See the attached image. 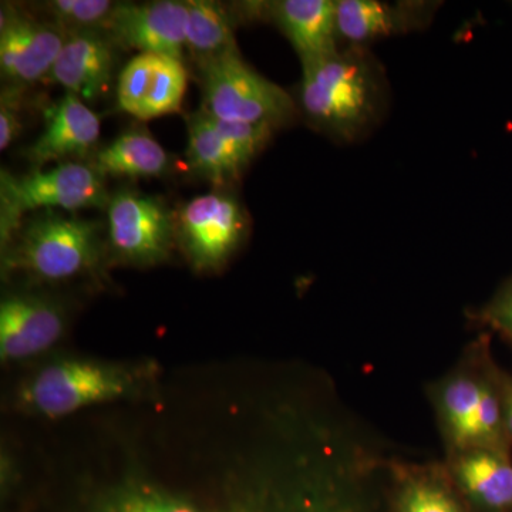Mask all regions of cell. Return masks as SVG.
Returning a JSON list of instances; mask_svg holds the SVG:
<instances>
[{
	"mask_svg": "<svg viewBox=\"0 0 512 512\" xmlns=\"http://www.w3.org/2000/svg\"><path fill=\"white\" fill-rule=\"evenodd\" d=\"M302 113L338 143H359L380 126L389 109L382 63L366 47H346L302 64Z\"/></svg>",
	"mask_w": 512,
	"mask_h": 512,
	"instance_id": "1",
	"label": "cell"
},
{
	"mask_svg": "<svg viewBox=\"0 0 512 512\" xmlns=\"http://www.w3.org/2000/svg\"><path fill=\"white\" fill-rule=\"evenodd\" d=\"M427 396L447 457L470 448L510 453L512 440L505 426L501 370L484 343H476L450 372L429 384Z\"/></svg>",
	"mask_w": 512,
	"mask_h": 512,
	"instance_id": "2",
	"label": "cell"
},
{
	"mask_svg": "<svg viewBox=\"0 0 512 512\" xmlns=\"http://www.w3.org/2000/svg\"><path fill=\"white\" fill-rule=\"evenodd\" d=\"M99 221L45 211L26 218L3 248V268L63 282L92 271L101 256Z\"/></svg>",
	"mask_w": 512,
	"mask_h": 512,
	"instance_id": "3",
	"label": "cell"
},
{
	"mask_svg": "<svg viewBox=\"0 0 512 512\" xmlns=\"http://www.w3.org/2000/svg\"><path fill=\"white\" fill-rule=\"evenodd\" d=\"M111 195L106 177L80 161L33 170L25 175L0 174V239L9 244L29 212L107 208Z\"/></svg>",
	"mask_w": 512,
	"mask_h": 512,
	"instance_id": "4",
	"label": "cell"
},
{
	"mask_svg": "<svg viewBox=\"0 0 512 512\" xmlns=\"http://www.w3.org/2000/svg\"><path fill=\"white\" fill-rule=\"evenodd\" d=\"M201 111L212 119L279 130L298 116L291 94L252 69L239 50L202 67Z\"/></svg>",
	"mask_w": 512,
	"mask_h": 512,
	"instance_id": "5",
	"label": "cell"
},
{
	"mask_svg": "<svg viewBox=\"0 0 512 512\" xmlns=\"http://www.w3.org/2000/svg\"><path fill=\"white\" fill-rule=\"evenodd\" d=\"M247 211L234 195L208 192L175 212L177 242L200 271L221 268L247 237Z\"/></svg>",
	"mask_w": 512,
	"mask_h": 512,
	"instance_id": "6",
	"label": "cell"
},
{
	"mask_svg": "<svg viewBox=\"0 0 512 512\" xmlns=\"http://www.w3.org/2000/svg\"><path fill=\"white\" fill-rule=\"evenodd\" d=\"M134 380L119 367L100 363H53L45 367L23 390L28 406L47 417H60L92 404L130 393Z\"/></svg>",
	"mask_w": 512,
	"mask_h": 512,
	"instance_id": "7",
	"label": "cell"
},
{
	"mask_svg": "<svg viewBox=\"0 0 512 512\" xmlns=\"http://www.w3.org/2000/svg\"><path fill=\"white\" fill-rule=\"evenodd\" d=\"M107 234L111 251L127 264L163 262L177 242L175 212L153 195L123 190L107 205Z\"/></svg>",
	"mask_w": 512,
	"mask_h": 512,
	"instance_id": "8",
	"label": "cell"
},
{
	"mask_svg": "<svg viewBox=\"0 0 512 512\" xmlns=\"http://www.w3.org/2000/svg\"><path fill=\"white\" fill-rule=\"evenodd\" d=\"M184 62L173 57L138 53L117 80V106L138 120L178 113L187 92Z\"/></svg>",
	"mask_w": 512,
	"mask_h": 512,
	"instance_id": "9",
	"label": "cell"
},
{
	"mask_svg": "<svg viewBox=\"0 0 512 512\" xmlns=\"http://www.w3.org/2000/svg\"><path fill=\"white\" fill-rule=\"evenodd\" d=\"M67 33L49 20L3 6L0 19V69L13 86L49 77Z\"/></svg>",
	"mask_w": 512,
	"mask_h": 512,
	"instance_id": "10",
	"label": "cell"
},
{
	"mask_svg": "<svg viewBox=\"0 0 512 512\" xmlns=\"http://www.w3.org/2000/svg\"><path fill=\"white\" fill-rule=\"evenodd\" d=\"M187 19V2L117 3L104 33L117 47L183 62Z\"/></svg>",
	"mask_w": 512,
	"mask_h": 512,
	"instance_id": "11",
	"label": "cell"
},
{
	"mask_svg": "<svg viewBox=\"0 0 512 512\" xmlns=\"http://www.w3.org/2000/svg\"><path fill=\"white\" fill-rule=\"evenodd\" d=\"M440 3L335 0L336 36L346 47L429 28Z\"/></svg>",
	"mask_w": 512,
	"mask_h": 512,
	"instance_id": "12",
	"label": "cell"
},
{
	"mask_svg": "<svg viewBox=\"0 0 512 512\" xmlns=\"http://www.w3.org/2000/svg\"><path fill=\"white\" fill-rule=\"evenodd\" d=\"M45 128L26 151L33 170L50 163H70L96 151L100 117L82 99L66 93L46 111Z\"/></svg>",
	"mask_w": 512,
	"mask_h": 512,
	"instance_id": "13",
	"label": "cell"
},
{
	"mask_svg": "<svg viewBox=\"0 0 512 512\" xmlns=\"http://www.w3.org/2000/svg\"><path fill=\"white\" fill-rule=\"evenodd\" d=\"M116 49L106 33H67L47 79L84 103H94L109 92L113 84Z\"/></svg>",
	"mask_w": 512,
	"mask_h": 512,
	"instance_id": "14",
	"label": "cell"
},
{
	"mask_svg": "<svg viewBox=\"0 0 512 512\" xmlns=\"http://www.w3.org/2000/svg\"><path fill=\"white\" fill-rule=\"evenodd\" d=\"M63 313L55 303L32 295H12L0 305V355L23 360L39 355L62 338Z\"/></svg>",
	"mask_w": 512,
	"mask_h": 512,
	"instance_id": "15",
	"label": "cell"
},
{
	"mask_svg": "<svg viewBox=\"0 0 512 512\" xmlns=\"http://www.w3.org/2000/svg\"><path fill=\"white\" fill-rule=\"evenodd\" d=\"M448 476L478 512L512 511V461L507 451L470 448L447 457Z\"/></svg>",
	"mask_w": 512,
	"mask_h": 512,
	"instance_id": "16",
	"label": "cell"
},
{
	"mask_svg": "<svg viewBox=\"0 0 512 512\" xmlns=\"http://www.w3.org/2000/svg\"><path fill=\"white\" fill-rule=\"evenodd\" d=\"M256 8L284 33L302 64L339 50L335 0H276L256 3Z\"/></svg>",
	"mask_w": 512,
	"mask_h": 512,
	"instance_id": "17",
	"label": "cell"
},
{
	"mask_svg": "<svg viewBox=\"0 0 512 512\" xmlns=\"http://www.w3.org/2000/svg\"><path fill=\"white\" fill-rule=\"evenodd\" d=\"M392 484L397 512H467L444 464L397 461Z\"/></svg>",
	"mask_w": 512,
	"mask_h": 512,
	"instance_id": "18",
	"label": "cell"
},
{
	"mask_svg": "<svg viewBox=\"0 0 512 512\" xmlns=\"http://www.w3.org/2000/svg\"><path fill=\"white\" fill-rule=\"evenodd\" d=\"M104 177L157 178L170 170V156L156 138L130 130L94 151L90 163Z\"/></svg>",
	"mask_w": 512,
	"mask_h": 512,
	"instance_id": "19",
	"label": "cell"
},
{
	"mask_svg": "<svg viewBox=\"0 0 512 512\" xmlns=\"http://www.w3.org/2000/svg\"><path fill=\"white\" fill-rule=\"evenodd\" d=\"M187 158L191 170L214 185L234 183L251 164L201 110L188 121Z\"/></svg>",
	"mask_w": 512,
	"mask_h": 512,
	"instance_id": "20",
	"label": "cell"
},
{
	"mask_svg": "<svg viewBox=\"0 0 512 512\" xmlns=\"http://www.w3.org/2000/svg\"><path fill=\"white\" fill-rule=\"evenodd\" d=\"M185 47L198 66L237 52L234 23L227 9L211 0H188Z\"/></svg>",
	"mask_w": 512,
	"mask_h": 512,
	"instance_id": "21",
	"label": "cell"
},
{
	"mask_svg": "<svg viewBox=\"0 0 512 512\" xmlns=\"http://www.w3.org/2000/svg\"><path fill=\"white\" fill-rule=\"evenodd\" d=\"M116 6L111 0H50L39 8L63 32L104 33Z\"/></svg>",
	"mask_w": 512,
	"mask_h": 512,
	"instance_id": "22",
	"label": "cell"
},
{
	"mask_svg": "<svg viewBox=\"0 0 512 512\" xmlns=\"http://www.w3.org/2000/svg\"><path fill=\"white\" fill-rule=\"evenodd\" d=\"M101 512H204L187 501L160 491L134 488L113 498Z\"/></svg>",
	"mask_w": 512,
	"mask_h": 512,
	"instance_id": "23",
	"label": "cell"
},
{
	"mask_svg": "<svg viewBox=\"0 0 512 512\" xmlns=\"http://www.w3.org/2000/svg\"><path fill=\"white\" fill-rule=\"evenodd\" d=\"M471 318L512 343V275Z\"/></svg>",
	"mask_w": 512,
	"mask_h": 512,
	"instance_id": "24",
	"label": "cell"
},
{
	"mask_svg": "<svg viewBox=\"0 0 512 512\" xmlns=\"http://www.w3.org/2000/svg\"><path fill=\"white\" fill-rule=\"evenodd\" d=\"M23 87H3L2 99H0V150L12 146L22 131V117H20V100H22Z\"/></svg>",
	"mask_w": 512,
	"mask_h": 512,
	"instance_id": "25",
	"label": "cell"
},
{
	"mask_svg": "<svg viewBox=\"0 0 512 512\" xmlns=\"http://www.w3.org/2000/svg\"><path fill=\"white\" fill-rule=\"evenodd\" d=\"M501 392H503L505 426L512 440V376L503 372H501Z\"/></svg>",
	"mask_w": 512,
	"mask_h": 512,
	"instance_id": "26",
	"label": "cell"
}]
</instances>
